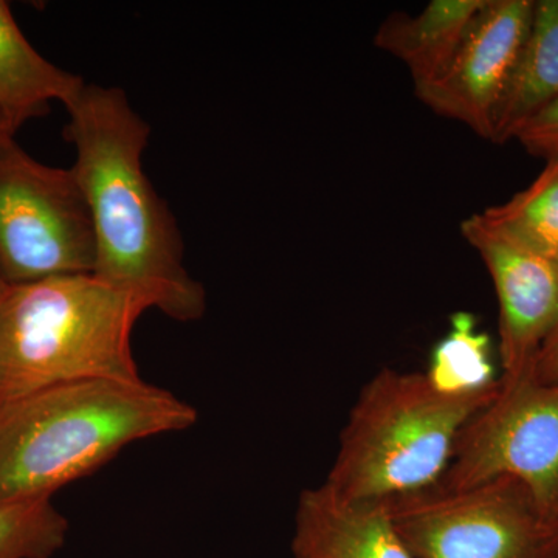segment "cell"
Returning <instances> with one entry per match:
<instances>
[{"mask_svg": "<svg viewBox=\"0 0 558 558\" xmlns=\"http://www.w3.org/2000/svg\"><path fill=\"white\" fill-rule=\"evenodd\" d=\"M148 310L92 274L7 286L0 299V411L73 381L142 379L131 337Z\"/></svg>", "mask_w": 558, "mask_h": 558, "instance_id": "3957f363", "label": "cell"}, {"mask_svg": "<svg viewBox=\"0 0 558 558\" xmlns=\"http://www.w3.org/2000/svg\"><path fill=\"white\" fill-rule=\"evenodd\" d=\"M7 286H9V282H7L5 279L0 277V299H2L3 292H5Z\"/></svg>", "mask_w": 558, "mask_h": 558, "instance_id": "ffe728a7", "label": "cell"}, {"mask_svg": "<svg viewBox=\"0 0 558 558\" xmlns=\"http://www.w3.org/2000/svg\"><path fill=\"white\" fill-rule=\"evenodd\" d=\"M292 550L295 558H416L385 501H344L325 484L300 495Z\"/></svg>", "mask_w": 558, "mask_h": 558, "instance_id": "30bf717a", "label": "cell"}, {"mask_svg": "<svg viewBox=\"0 0 558 558\" xmlns=\"http://www.w3.org/2000/svg\"><path fill=\"white\" fill-rule=\"evenodd\" d=\"M416 558H558V512L510 476L385 501Z\"/></svg>", "mask_w": 558, "mask_h": 558, "instance_id": "5b68a950", "label": "cell"}, {"mask_svg": "<svg viewBox=\"0 0 558 558\" xmlns=\"http://www.w3.org/2000/svg\"><path fill=\"white\" fill-rule=\"evenodd\" d=\"M510 140H517L534 157L558 159V98L527 117L513 130Z\"/></svg>", "mask_w": 558, "mask_h": 558, "instance_id": "e0dca14e", "label": "cell"}, {"mask_svg": "<svg viewBox=\"0 0 558 558\" xmlns=\"http://www.w3.org/2000/svg\"><path fill=\"white\" fill-rule=\"evenodd\" d=\"M535 0H487L442 75L414 87L433 112L494 135L495 113L519 65Z\"/></svg>", "mask_w": 558, "mask_h": 558, "instance_id": "ba28073f", "label": "cell"}, {"mask_svg": "<svg viewBox=\"0 0 558 558\" xmlns=\"http://www.w3.org/2000/svg\"><path fill=\"white\" fill-rule=\"evenodd\" d=\"M501 381L444 391L425 373L380 369L363 385L325 486L344 501L377 502L436 486L465 424Z\"/></svg>", "mask_w": 558, "mask_h": 558, "instance_id": "277c9868", "label": "cell"}, {"mask_svg": "<svg viewBox=\"0 0 558 558\" xmlns=\"http://www.w3.org/2000/svg\"><path fill=\"white\" fill-rule=\"evenodd\" d=\"M558 98V0H537L531 31L494 120L492 142H508L513 130Z\"/></svg>", "mask_w": 558, "mask_h": 558, "instance_id": "4fadbf2b", "label": "cell"}, {"mask_svg": "<svg viewBox=\"0 0 558 558\" xmlns=\"http://www.w3.org/2000/svg\"><path fill=\"white\" fill-rule=\"evenodd\" d=\"M425 374L436 387L453 392L486 388L498 380L490 362V340L476 328L472 314L451 315L450 332L433 349Z\"/></svg>", "mask_w": 558, "mask_h": 558, "instance_id": "9a60e30c", "label": "cell"}, {"mask_svg": "<svg viewBox=\"0 0 558 558\" xmlns=\"http://www.w3.org/2000/svg\"><path fill=\"white\" fill-rule=\"evenodd\" d=\"M480 216L517 244L558 263V159L546 161L527 189Z\"/></svg>", "mask_w": 558, "mask_h": 558, "instance_id": "5bb4252c", "label": "cell"}, {"mask_svg": "<svg viewBox=\"0 0 558 558\" xmlns=\"http://www.w3.org/2000/svg\"><path fill=\"white\" fill-rule=\"evenodd\" d=\"M464 240L486 264L499 306L501 384L527 376L558 323V263L517 244L478 215L461 223Z\"/></svg>", "mask_w": 558, "mask_h": 558, "instance_id": "9c48e42d", "label": "cell"}, {"mask_svg": "<svg viewBox=\"0 0 558 558\" xmlns=\"http://www.w3.org/2000/svg\"><path fill=\"white\" fill-rule=\"evenodd\" d=\"M0 135H9V134H3V132H0Z\"/></svg>", "mask_w": 558, "mask_h": 558, "instance_id": "44dd1931", "label": "cell"}, {"mask_svg": "<svg viewBox=\"0 0 558 558\" xmlns=\"http://www.w3.org/2000/svg\"><path fill=\"white\" fill-rule=\"evenodd\" d=\"M524 379L537 384H557L558 381V323L548 339L543 341L542 348L535 355L527 376Z\"/></svg>", "mask_w": 558, "mask_h": 558, "instance_id": "ac0fdd59", "label": "cell"}, {"mask_svg": "<svg viewBox=\"0 0 558 558\" xmlns=\"http://www.w3.org/2000/svg\"><path fill=\"white\" fill-rule=\"evenodd\" d=\"M68 531V520L51 498L0 501V558L53 557Z\"/></svg>", "mask_w": 558, "mask_h": 558, "instance_id": "2e32d148", "label": "cell"}, {"mask_svg": "<svg viewBox=\"0 0 558 558\" xmlns=\"http://www.w3.org/2000/svg\"><path fill=\"white\" fill-rule=\"evenodd\" d=\"M487 0H432L414 16L392 14L374 36V46L407 65L414 87L446 72Z\"/></svg>", "mask_w": 558, "mask_h": 558, "instance_id": "8fae6325", "label": "cell"}, {"mask_svg": "<svg viewBox=\"0 0 558 558\" xmlns=\"http://www.w3.org/2000/svg\"><path fill=\"white\" fill-rule=\"evenodd\" d=\"M0 137H7V135H0Z\"/></svg>", "mask_w": 558, "mask_h": 558, "instance_id": "7402d4cb", "label": "cell"}, {"mask_svg": "<svg viewBox=\"0 0 558 558\" xmlns=\"http://www.w3.org/2000/svg\"><path fill=\"white\" fill-rule=\"evenodd\" d=\"M196 421L193 407L143 379L44 389L0 411V501L51 498L130 444Z\"/></svg>", "mask_w": 558, "mask_h": 558, "instance_id": "7a4b0ae2", "label": "cell"}, {"mask_svg": "<svg viewBox=\"0 0 558 558\" xmlns=\"http://www.w3.org/2000/svg\"><path fill=\"white\" fill-rule=\"evenodd\" d=\"M65 138L94 226V277L178 322L207 307L205 290L183 264V241L170 208L143 171L150 128L123 90L86 84L65 105Z\"/></svg>", "mask_w": 558, "mask_h": 558, "instance_id": "6da1fadb", "label": "cell"}, {"mask_svg": "<svg viewBox=\"0 0 558 558\" xmlns=\"http://www.w3.org/2000/svg\"><path fill=\"white\" fill-rule=\"evenodd\" d=\"M0 132L3 134L14 135L16 132V128L11 123L10 117L7 116L5 110H3L2 106H0Z\"/></svg>", "mask_w": 558, "mask_h": 558, "instance_id": "d6986e66", "label": "cell"}, {"mask_svg": "<svg viewBox=\"0 0 558 558\" xmlns=\"http://www.w3.org/2000/svg\"><path fill=\"white\" fill-rule=\"evenodd\" d=\"M86 86L33 49L9 3L0 0V106L14 128L38 117L50 101H72Z\"/></svg>", "mask_w": 558, "mask_h": 558, "instance_id": "7c38bea8", "label": "cell"}, {"mask_svg": "<svg viewBox=\"0 0 558 558\" xmlns=\"http://www.w3.org/2000/svg\"><path fill=\"white\" fill-rule=\"evenodd\" d=\"M499 476L520 480L558 512V381L501 384L497 398L462 428L436 486L461 490Z\"/></svg>", "mask_w": 558, "mask_h": 558, "instance_id": "52a82bcc", "label": "cell"}, {"mask_svg": "<svg viewBox=\"0 0 558 558\" xmlns=\"http://www.w3.org/2000/svg\"><path fill=\"white\" fill-rule=\"evenodd\" d=\"M89 205L72 168L47 167L0 137V277L9 284L94 274Z\"/></svg>", "mask_w": 558, "mask_h": 558, "instance_id": "8992f818", "label": "cell"}]
</instances>
